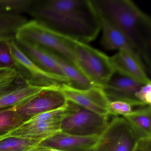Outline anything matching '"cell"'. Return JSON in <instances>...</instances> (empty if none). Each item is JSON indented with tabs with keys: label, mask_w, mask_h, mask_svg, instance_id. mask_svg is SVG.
I'll return each instance as SVG.
<instances>
[{
	"label": "cell",
	"mask_w": 151,
	"mask_h": 151,
	"mask_svg": "<svg viewBox=\"0 0 151 151\" xmlns=\"http://www.w3.org/2000/svg\"><path fill=\"white\" fill-rule=\"evenodd\" d=\"M27 14L61 37L86 44L101 31L92 0H33Z\"/></svg>",
	"instance_id": "obj_1"
},
{
	"label": "cell",
	"mask_w": 151,
	"mask_h": 151,
	"mask_svg": "<svg viewBox=\"0 0 151 151\" xmlns=\"http://www.w3.org/2000/svg\"><path fill=\"white\" fill-rule=\"evenodd\" d=\"M99 16L122 32L132 43L150 74L151 20L130 0H92Z\"/></svg>",
	"instance_id": "obj_2"
},
{
	"label": "cell",
	"mask_w": 151,
	"mask_h": 151,
	"mask_svg": "<svg viewBox=\"0 0 151 151\" xmlns=\"http://www.w3.org/2000/svg\"><path fill=\"white\" fill-rule=\"evenodd\" d=\"M67 42L77 67L94 86L102 88L114 73L109 57L86 43L68 39Z\"/></svg>",
	"instance_id": "obj_3"
},
{
	"label": "cell",
	"mask_w": 151,
	"mask_h": 151,
	"mask_svg": "<svg viewBox=\"0 0 151 151\" xmlns=\"http://www.w3.org/2000/svg\"><path fill=\"white\" fill-rule=\"evenodd\" d=\"M108 116L94 113L68 100L60 131L79 137H99L108 124Z\"/></svg>",
	"instance_id": "obj_4"
},
{
	"label": "cell",
	"mask_w": 151,
	"mask_h": 151,
	"mask_svg": "<svg viewBox=\"0 0 151 151\" xmlns=\"http://www.w3.org/2000/svg\"><path fill=\"white\" fill-rule=\"evenodd\" d=\"M15 40L37 45L75 64L67 39L38 21L32 19L22 25L17 32Z\"/></svg>",
	"instance_id": "obj_5"
},
{
	"label": "cell",
	"mask_w": 151,
	"mask_h": 151,
	"mask_svg": "<svg viewBox=\"0 0 151 151\" xmlns=\"http://www.w3.org/2000/svg\"><path fill=\"white\" fill-rule=\"evenodd\" d=\"M139 139L126 119L115 116L99 136L91 151H134Z\"/></svg>",
	"instance_id": "obj_6"
},
{
	"label": "cell",
	"mask_w": 151,
	"mask_h": 151,
	"mask_svg": "<svg viewBox=\"0 0 151 151\" xmlns=\"http://www.w3.org/2000/svg\"><path fill=\"white\" fill-rule=\"evenodd\" d=\"M9 43L15 69L27 84L42 88H62L64 86H68L59 78L45 71L32 62L21 51L15 40Z\"/></svg>",
	"instance_id": "obj_7"
},
{
	"label": "cell",
	"mask_w": 151,
	"mask_h": 151,
	"mask_svg": "<svg viewBox=\"0 0 151 151\" xmlns=\"http://www.w3.org/2000/svg\"><path fill=\"white\" fill-rule=\"evenodd\" d=\"M67 102L68 99L61 88H44L13 107L24 123L40 114L63 108Z\"/></svg>",
	"instance_id": "obj_8"
},
{
	"label": "cell",
	"mask_w": 151,
	"mask_h": 151,
	"mask_svg": "<svg viewBox=\"0 0 151 151\" xmlns=\"http://www.w3.org/2000/svg\"><path fill=\"white\" fill-rule=\"evenodd\" d=\"M143 85L141 83L115 72L102 89L109 102L122 101L132 106H146L137 99L136 93Z\"/></svg>",
	"instance_id": "obj_9"
},
{
	"label": "cell",
	"mask_w": 151,
	"mask_h": 151,
	"mask_svg": "<svg viewBox=\"0 0 151 151\" xmlns=\"http://www.w3.org/2000/svg\"><path fill=\"white\" fill-rule=\"evenodd\" d=\"M62 90L68 100L94 113L109 116V101L102 88L93 87L86 90H77L65 85Z\"/></svg>",
	"instance_id": "obj_10"
},
{
	"label": "cell",
	"mask_w": 151,
	"mask_h": 151,
	"mask_svg": "<svg viewBox=\"0 0 151 151\" xmlns=\"http://www.w3.org/2000/svg\"><path fill=\"white\" fill-rule=\"evenodd\" d=\"M99 137H79L57 132L41 140L37 147L63 151H91Z\"/></svg>",
	"instance_id": "obj_11"
},
{
	"label": "cell",
	"mask_w": 151,
	"mask_h": 151,
	"mask_svg": "<svg viewBox=\"0 0 151 151\" xmlns=\"http://www.w3.org/2000/svg\"><path fill=\"white\" fill-rule=\"evenodd\" d=\"M109 60L115 72L143 85L151 83L145 66L126 51H118Z\"/></svg>",
	"instance_id": "obj_12"
},
{
	"label": "cell",
	"mask_w": 151,
	"mask_h": 151,
	"mask_svg": "<svg viewBox=\"0 0 151 151\" xmlns=\"http://www.w3.org/2000/svg\"><path fill=\"white\" fill-rule=\"evenodd\" d=\"M15 41L21 51L32 62L45 71L59 78L68 86L67 77L47 50L32 43Z\"/></svg>",
	"instance_id": "obj_13"
},
{
	"label": "cell",
	"mask_w": 151,
	"mask_h": 151,
	"mask_svg": "<svg viewBox=\"0 0 151 151\" xmlns=\"http://www.w3.org/2000/svg\"><path fill=\"white\" fill-rule=\"evenodd\" d=\"M100 19L102 30L101 43L103 47L109 50L126 51L143 64L147 70L139 54L128 38L110 23L101 17Z\"/></svg>",
	"instance_id": "obj_14"
},
{
	"label": "cell",
	"mask_w": 151,
	"mask_h": 151,
	"mask_svg": "<svg viewBox=\"0 0 151 151\" xmlns=\"http://www.w3.org/2000/svg\"><path fill=\"white\" fill-rule=\"evenodd\" d=\"M62 119L47 122H26L0 138L16 137L28 139L43 140L60 131Z\"/></svg>",
	"instance_id": "obj_15"
},
{
	"label": "cell",
	"mask_w": 151,
	"mask_h": 151,
	"mask_svg": "<svg viewBox=\"0 0 151 151\" xmlns=\"http://www.w3.org/2000/svg\"><path fill=\"white\" fill-rule=\"evenodd\" d=\"M47 51L67 77L68 81V87L77 90H86L96 87L87 79L75 64L52 52Z\"/></svg>",
	"instance_id": "obj_16"
},
{
	"label": "cell",
	"mask_w": 151,
	"mask_h": 151,
	"mask_svg": "<svg viewBox=\"0 0 151 151\" xmlns=\"http://www.w3.org/2000/svg\"><path fill=\"white\" fill-rule=\"evenodd\" d=\"M151 106L140 107L123 116L139 139L151 138Z\"/></svg>",
	"instance_id": "obj_17"
},
{
	"label": "cell",
	"mask_w": 151,
	"mask_h": 151,
	"mask_svg": "<svg viewBox=\"0 0 151 151\" xmlns=\"http://www.w3.org/2000/svg\"><path fill=\"white\" fill-rule=\"evenodd\" d=\"M28 21L23 15L0 13V41L15 40L18 29Z\"/></svg>",
	"instance_id": "obj_18"
},
{
	"label": "cell",
	"mask_w": 151,
	"mask_h": 151,
	"mask_svg": "<svg viewBox=\"0 0 151 151\" xmlns=\"http://www.w3.org/2000/svg\"><path fill=\"white\" fill-rule=\"evenodd\" d=\"M42 88L26 85L0 98V108L17 106L39 92Z\"/></svg>",
	"instance_id": "obj_19"
},
{
	"label": "cell",
	"mask_w": 151,
	"mask_h": 151,
	"mask_svg": "<svg viewBox=\"0 0 151 151\" xmlns=\"http://www.w3.org/2000/svg\"><path fill=\"white\" fill-rule=\"evenodd\" d=\"M24 123L13 107L0 108V137Z\"/></svg>",
	"instance_id": "obj_20"
},
{
	"label": "cell",
	"mask_w": 151,
	"mask_h": 151,
	"mask_svg": "<svg viewBox=\"0 0 151 151\" xmlns=\"http://www.w3.org/2000/svg\"><path fill=\"white\" fill-rule=\"evenodd\" d=\"M42 140L16 137L0 138V151H27L37 147Z\"/></svg>",
	"instance_id": "obj_21"
},
{
	"label": "cell",
	"mask_w": 151,
	"mask_h": 151,
	"mask_svg": "<svg viewBox=\"0 0 151 151\" xmlns=\"http://www.w3.org/2000/svg\"><path fill=\"white\" fill-rule=\"evenodd\" d=\"M33 0H0V13L22 14L28 13Z\"/></svg>",
	"instance_id": "obj_22"
},
{
	"label": "cell",
	"mask_w": 151,
	"mask_h": 151,
	"mask_svg": "<svg viewBox=\"0 0 151 151\" xmlns=\"http://www.w3.org/2000/svg\"><path fill=\"white\" fill-rule=\"evenodd\" d=\"M27 84L25 80L19 74L0 80V98Z\"/></svg>",
	"instance_id": "obj_23"
},
{
	"label": "cell",
	"mask_w": 151,
	"mask_h": 151,
	"mask_svg": "<svg viewBox=\"0 0 151 151\" xmlns=\"http://www.w3.org/2000/svg\"><path fill=\"white\" fill-rule=\"evenodd\" d=\"M132 106H133L131 104L124 101H111L109 104V115H113L115 116H125L133 111Z\"/></svg>",
	"instance_id": "obj_24"
},
{
	"label": "cell",
	"mask_w": 151,
	"mask_h": 151,
	"mask_svg": "<svg viewBox=\"0 0 151 151\" xmlns=\"http://www.w3.org/2000/svg\"><path fill=\"white\" fill-rule=\"evenodd\" d=\"M9 42L0 41V68L15 69Z\"/></svg>",
	"instance_id": "obj_25"
},
{
	"label": "cell",
	"mask_w": 151,
	"mask_h": 151,
	"mask_svg": "<svg viewBox=\"0 0 151 151\" xmlns=\"http://www.w3.org/2000/svg\"><path fill=\"white\" fill-rule=\"evenodd\" d=\"M136 97L144 105L151 106V83L143 85L136 93Z\"/></svg>",
	"instance_id": "obj_26"
},
{
	"label": "cell",
	"mask_w": 151,
	"mask_h": 151,
	"mask_svg": "<svg viewBox=\"0 0 151 151\" xmlns=\"http://www.w3.org/2000/svg\"><path fill=\"white\" fill-rule=\"evenodd\" d=\"M18 72L15 69L0 68V80L17 74Z\"/></svg>",
	"instance_id": "obj_27"
},
{
	"label": "cell",
	"mask_w": 151,
	"mask_h": 151,
	"mask_svg": "<svg viewBox=\"0 0 151 151\" xmlns=\"http://www.w3.org/2000/svg\"><path fill=\"white\" fill-rule=\"evenodd\" d=\"M38 148H39V149L40 150V151H61V150H57V149H49V148H40V147H38Z\"/></svg>",
	"instance_id": "obj_28"
},
{
	"label": "cell",
	"mask_w": 151,
	"mask_h": 151,
	"mask_svg": "<svg viewBox=\"0 0 151 151\" xmlns=\"http://www.w3.org/2000/svg\"><path fill=\"white\" fill-rule=\"evenodd\" d=\"M27 151H40L39 148H38L37 147H34V148H32V149H29Z\"/></svg>",
	"instance_id": "obj_29"
},
{
	"label": "cell",
	"mask_w": 151,
	"mask_h": 151,
	"mask_svg": "<svg viewBox=\"0 0 151 151\" xmlns=\"http://www.w3.org/2000/svg\"><path fill=\"white\" fill-rule=\"evenodd\" d=\"M134 151H142V150H141V149H140V147H139V145H138L137 147V148H136V149H135V150H134Z\"/></svg>",
	"instance_id": "obj_30"
}]
</instances>
